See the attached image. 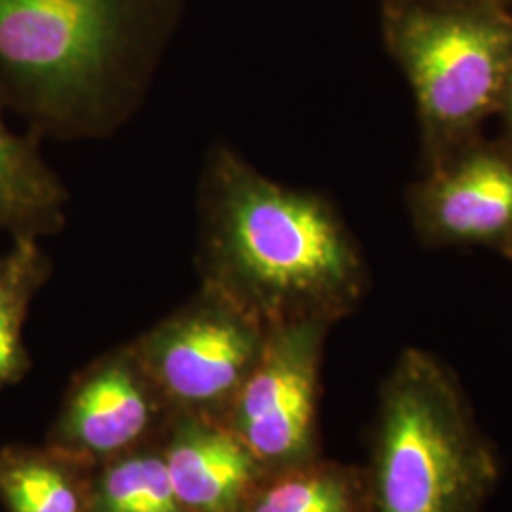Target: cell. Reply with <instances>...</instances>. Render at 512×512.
Segmentation results:
<instances>
[{
	"mask_svg": "<svg viewBox=\"0 0 512 512\" xmlns=\"http://www.w3.org/2000/svg\"><path fill=\"white\" fill-rule=\"evenodd\" d=\"M198 272L268 330L332 325L355 310L366 272L325 198L275 183L226 143L209 148L198 186Z\"/></svg>",
	"mask_w": 512,
	"mask_h": 512,
	"instance_id": "6da1fadb",
	"label": "cell"
},
{
	"mask_svg": "<svg viewBox=\"0 0 512 512\" xmlns=\"http://www.w3.org/2000/svg\"><path fill=\"white\" fill-rule=\"evenodd\" d=\"M184 0H0V103L38 137L103 141L147 103Z\"/></svg>",
	"mask_w": 512,
	"mask_h": 512,
	"instance_id": "7a4b0ae2",
	"label": "cell"
},
{
	"mask_svg": "<svg viewBox=\"0 0 512 512\" xmlns=\"http://www.w3.org/2000/svg\"><path fill=\"white\" fill-rule=\"evenodd\" d=\"M368 469L372 512H482L499 461L456 378L410 349L389 374Z\"/></svg>",
	"mask_w": 512,
	"mask_h": 512,
	"instance_id": "3957f363",
	"label": "cell"
},
{
	"mask_svg": "<svg viewBox=\"0 0 512 512\" xmlns=\"http://www.w3.org/2000/svg\"><path fill=\"white\" fill-rule=\"evenodd\" d=\"M384 33L435 128H467L505 101L512 14L501 0L384 4Z\"/></svg>",
	"mask_w": 512,
	"mask_h": 512,
	"instance_id": "277c9868",
	"label": "cell"
},
{
	"mask_svg": "<svg viewBox=\"0 0 512 512\" xmlns=\"http://www.w3.org/2000/svg\"><path fill=\"white\" fill-rule=\"evenodd\" d=\"M264 340L266 329L255 317L200 285L181 308L129 344L173 414L222 421Z\"/></svg>",
	"mask_w": 512,
	"mask_h": 512,
	"instance_id": "5b68a950",
	"label": "cell"
},
{
	"mask_svg": "<svg viewBox=\"0 0 512 512\" xmlns=\"http://www.w3.org/2000/svg\"><path fill=\"white\" fill-rule=\"evenodd\" d=\"M329 329L310 319L266 330L255 368L222 418L264 473L319 456V382Z\"/></svg>",
	"mask_w": 512,
	"mask_h": 512,
	"instance_id": "8992f818",
	"label": "cell"
},
{
	"mask_svg": "<svg viewBox=\"0 0 512 512\" xmlns=\"http://www.w3.org/2000/svg\"><path fill=\"white\" fill-rule=\"evenodd\" d=\"M171 418L131 344H124L74 374L46 444L97 469L160 442Z\"/></svg>",
	"mask_w": 512,
	"mask_h": 512,
	"instance_id": "52a82bcc",
	"label": "cell"
},
{
	"mask_svg": "<svg viewBox=\"0 0 512 512\" xmlns=\"http://www.w3.org/2000/svg\"><path fill=\"white\" fill-rule=\"evenodd\" d=\"M160 448L183 512H241L264 475L249 448L215 418L173 414Z\"/></svg>",
	"mask_w": 512,
	"mask_h": 512,
	"instance_id": "ba28073f",
	"label": "cell"
},
{
	"mask_svg": "<svg viewBox=\"0 0 512 512\" xmlns=\"http://www.w3.org/2000/svg\"><path fill=\"white\" fill-rule=\"evenodd\" d=\"M4 114L0 103V234L57 236L69 220L71 192L46 162L37 133L14 131Z\"/></svg>",
	"mask_w": 512,
	"mask_h": 512,
	"instance_id": "9c48e42d",
	"label": "cell"
},
{
	"mask_svg": "<svg viewBox=\"0 0 512 512\" xmlns=\"http://www.w3.org/2000/svg\"><path fill=\"white\" fill-rule=\"evenodd\" d=\"M427 215L440 236L484 241L512 230V164L475 154L444 173L427 192Z\"/></svg>",
	"mask_w": 512,
	"mask_h": 512,
	"instance_id": "30bf717a",
	"label": "cell"
},
{
	"mask_svg": "<svg viewBox=\"0 0 512 512\" xmlns=\"http://www.w3.org/2000/svg\"><path fill=\"white\" fill-rule=\"evenodd\" d=\"M241 512H372L368 469L317 456L264 473Z\"/></svg>",
	"mask_w": 512,
	"mask_h": 512,
	"instance_id": "8fae6325",
	"label": "cell"
},
{
	"mask_svg": "<svg viewBox=\"0 0 512 512\" xmlns=\"http://www.w3.org/2000/svg\"><path fill=\"white\" fill-rule=\"evenodd\" d=\"M95 467L54 446L0 448V503L6 512H88Z\"/></svg>",
	"mask_w": 512,
	"mask_h": 512,
	"instance_id": "7c38bea8",
	"label": "cell"
},
{
	"mask_svg": "<svg viewBox=\"0 0 512 512\" xmlns=\"http://www.w3.org/2000/svg\"><path fill=\"white\" fill-rule=\"evenodd\" d=\"M52 272V258L35 238H14L0 255V391L21 382L31 368L25 325Z\"/></svg>",
	"mask_w": 512,
	"mask_h": 512,
	"instance_id": "4fadbf2b",
	"label": "cell"
},
{
	"mask_svg": "<svg viewBox=\"0 0 512 512\" xmlns=\"http://www.w3.org/2000/svg\"><path fill=\"white\" fill-rule=\"evenodd\" d=\"M88 512H183L160 442L99 465L93 471Z\"/></svg>",
	"mask_w": 512,
	"mask_h": 512,
	"instance_id": "5bb4252c",
	"label": "cell"
},
{
	"mask_svg": "<svg viewBox=\"0 0 512 512\" xmlns=\"http://www.w3.org/2000/svg\"><path fill=\"white\" fill-rule=\"evenodd\" d=\"M385 4H406V2H439V0H384Z\"/></svg>",
	"mask_w": 512,
	"mask_h": 512,
	"instance_id": "9a60e30c",
	"label": "cell"
},
{
	"mask_svg": "<svg viewBox=\"0 0 512 512\" xmlns=\"http://www.w3.org/2000/svg\"><path fill=\"white\" fill-rule=\"evenodd\" d=\"M505 101H507V105H509V114H511L512 122V84L511 88H509V92H507V97H505Z\"/></svg>",
	"mask_w": 512,
	"mask_h": 512,
	"instance_id": "2e32d148",
	"label": "cell"
},
{
	"mask_svg": "<svg viewBox=\"0 0 512 512\" xmlns=\"http://www.w3.org/2000/svg\"><path fill=\"white\" fill-rule=\"evenodd\" d=\"M501 2H503V0H501Z\"/></svg>",
	"mask_w": 512,
	"mask_h": 512,
	"instance_id": "e0dca14e",
	"label": "cell"
}]
</instances>
